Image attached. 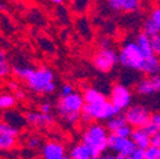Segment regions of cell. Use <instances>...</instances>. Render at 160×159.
<instances>
[{
  "instance_id": "cell-5",
  "label": "cell",
  "mask_w": 160,
  "mask_h": 159,
  "mask_svg": "<svg viewBox=\"0 0 160 159\" xmlns=\"http://www.w3.org/2000/svg\"><path fill=\"white\" fill-rule=\"evenodd\" d=\"M93 65L94 68L101 71V73H109L117 64H119V59H118V52L112 49H101L99 47L98 51L93 55Z\"/></svg>"
},
{
  "instance_id": "cell-17",
  "label": "cell",
  "mask_w": 160,
  "mask_h": 159,
  "mask_svg": "<svg viewBox=\"0 0 160 159\" xmlns=\"http://www.w3.org/2000/svg\"><path fill=\"white\" fill-rule=\"evenodd\" d=\"M83 97H84V101L87 105L107 101V97L104 95V93H102L101 90H98L94 87H87L83 92Z\"/></svg>"
},
{
  "instance_id": "cell-42",
  "label": "cell",
  "mask_w": 160,
  "mask_h": 159,
  "mask_svg": "<svg viewBox=\"0 0 160 159\" xmlns=\"http://www.w3.org/2000/svg\"><path fill=\"white\" fill-rule=\"evenodd\" d=\"M50 2H51V3H53V4H58V5H60V4H62V3L65 2V0H50Z\"/></svg>"
},
{
  "instance_id": "cell-25",
  "label": "cell",
  "mask_w": 160,
  "mask_h": 159,
  "mask_svg": "<svg viewBox=\"0 0 160 159\" xmlns=\"http://www.w3.org/2000/svg\"><path fill=\"white\" fill-rule=\"evenodd\" d=\"M26 145L32 149V150H36V149H39V148H42V140H41V137L37 136V135H32L27 139V141H26Z\"/></svg>"
},
{
  "instance_id": "cell-6",
  "label": "cell",
  "mask_w": 160,
  "mask_h": 159,
  "mask_svg": "<svg viewBox=\"0 0 160 159\" xmlns=\"http://www.w3.org/2000/svg\"><path fill=\"white\" fill-rule=\"evenodd\" d=\"M82 112L89 115L93 118V121H108L112 117L121 113L108 99L104 102H98V103H92V105L85 103Z\"/></svg>"
},
{
  "instance_id": "cell-12",
  "label": "cell",
  "mask_w": 160,
  "mask_h": 159,
  "mask_svg": "<svg viewBox=\"0 0 160 159\" xmlns=\"http://www.w3.org/2000/svg\"><path fill=\"white\" fill-rule=\"evenodd\" d=\"M42 159H65L66 156V148L62 143L50 140L45 143L41 148Z\"/></svg>"
},
{
  "instance_id": "cell-11",
  "label": "cell",
  "mask_w": 160,
  "mask_h": 159,
  "mask_svg": "<svg viewBox=\"0 0 160 159\" xmlns=\"http://www.w3.org/2000/svg\"><path fill=\"white\" fill-rule=\"evenodd\" d=\"M27 124L38 127V129H46L55 124V117L52 113H43L41 111H29L24 115Z\"/></svg>"
},
{
  "instance_id": "cell-15",
  "label": "cell",
  "mask_w": 160,
  "mask_h": 159,
  "mask_svg": "<svg viewBox=\"0 0 160 159\" xmlns=\"http://www.w3.org/2000/svg\"><path fill=\"white\" fill-rule=\"evenodd\" d=\"M131 140L135 143V145L138 149H142V150H146L148 148L151 146V144H150V135L142 127L133 129L132 135H131Z\"/></svg>"
},
{
  "instance_id": "cell-41",
  "label": "cell",
  "mask_w": 160,
  "mask_h": 159,
  "mask_svg": "<svg viewBox=\"0 0 160 159\" xmlns=\"http://www.w3.org/2000/svg\"><path fill=\"white\" fill-rule=\"evenodd\" d=\"M3 60H7V56H5V52L4 50L0 47V61H3Z\"/></svg>"
},
{
  "instance_id": "cell-1",
  "label": "cell",
  "mask_w": 160,
  "mask_h": 159,
  "mask_svg": "<svg viewBox=\"0 0 160 159\" xmlns=\"http://www.w3.org/2000/svg\"><path fill=\"white\" fill-rule=\"evenodd\" d=\"M84 106H85V101L83 94L75 92L68 97L58 98L56 103V111L65 124L72 126L80 121Z\"/></svg>"
},
{
  "instance_id": "cell-14",
  "label": "cell",
  "mask_w": 160,
  "mask_h": 159,
  "mask_svg": "<svg viewBox=\"0 0 160 159\" xmlns=\"http://www.w3.org/2000/svg\"><path fill=\"white\" fill-rule=\"evenodd\" d=\"M95 151L84 143H78L71 146L69 151V159H98Z\"/></svg>"
},
{
  "instance_id": "cell-21",
  "label": "cell",
  "mask_w": 160,
  "mask_h": 159,
  "mask_svg": "<svg viewBox=\"0 0 160 159\" xmlns=\"http://www.w3.org/2000/svg\"><path fill=\"white\" fill-rule=\"evenodd\" d=\"M142 32H144L146 36H149L150 38H152V37L160 34L158 26L155 24V22L152 21L150 17L146 19V21H144V24H142Z\"/></svg>"
},
{
  "instance_id": "cell-23",
  "label": "cell",
  "mask_w": 160,
  "mask_h": 159,
  "mask_svg": "<svg viewBox=\"0 0 160 159\" xmlns=\"http://www.w3.org/2000/svg\"><path fill=\"white\" fill-rule=\"evenodd\" d=\"M5 117H10V120H7L5 122H8V124H10L12 126H14V127H17L18 130H19V127H21V125L23 126L27 121H26V117H23V116H21L19 113H17V112H9V113H7L5 115Z\"/></svg>"
},
{
  "instance_id": "cell-19",
  "label": "cell",
  "mask_w": 160,
  "mask_h": 159,
  "mask_svg": "<svg viewBox=\"0 0 160 159\" xmlns=\"http://www.w3.org/2000/svg\"><path fill=\"white\" fill-rule=\"evenodd\" d=\"M17 136L12 135H0V150L2 151H9L15 148L17 145Z\"/></svg>"
},
{
  "instance_id": "cell-37",
  "label": "cell",
  "mask_w": 160,
  "mask_h": 159,
  "mask_svg": "<svg viewBox=\"0 0 160 159\" xmlns=\"http://www.w3.org/2000/svg\"><path fill=\"white\" fill-rule=\"evenodd\" d=\"M8 87H9V89H10L12 92H14V93H15L17 90H19V85H18L17 82H9Z\"/></svg>"
},
{
  "instance_id": "cell-29",
  "label": "cell",
  "mask_w": 160,
  "mask_h": 159,
  "mask_svg": "<svg viewBox=\"0 0 160 159\" xmlns=\"http://www.w3.org/2000/svg\"><path fill=\"white\" fill-rule=\"evenodd\" d=\"M150 18L155 22V24L158 26L159 32H160V7H156V8H154V9L151 10Z\"/></svg>"
},
{
  "instance_id": "cell-33",
  "label": "cell",
  "mask_w": 160,
  "mask_h": 159,
  "mask_svg": "<svg viewBox=\"0 0 160 159\" xmlns=\"http://www.w3.org/2000/svg\"><path fill=\"white\" fill-rule=\"evenodd\" d=\"M142 129H144V130H145V131H146V132H148L150 136H151V135H154L155 132H158V131H159L158 126H156L154 122H151V121H150V122H149V124H148L145 127H142Z\"/></svg>"
},
{
  "instance_id": "cell-16",
  "label": "cell",
  "mask_w": 160,
  "mask_h": 159,
  "mask_svg": "<svg viewBox=\"0 0 160 159\" xmlns=\"http://www.w3.org/2000/svg\"><path fill=\"white\" fill-rule=\"evenodd\" d=\"M135 42L137 44V46L140 47V50L142 51V54L146 59H150V57L156 55L154 52V49H152V45H151V38L149 36H146L144 32H140L136 36Z\"/></svg>"
},
{
  "instance_id": "cell-10",
  "label": "cell",
  "mask_w": 160,
  "mask_h": 159,
  "mask_svg": "<svg viewBox=\"0 0 160 159\" xmlns=\"http://www.w3.org/2000/svg\"><path fill=\"white\" fill-rule=\"evenodd\" d=\"M135 89L140 95H154L160 93V75L140 79Z\"/></svg>"
},
{
  "instance_id": "cell-36",
  "label": "cell",
  "mask_w": 160,
  "mask_h": 159,
  "mask_svg": "<svg viewBox=\"0 0 160 159\" xmlns=\"http://www.w3.org/2000/svg\"><path fill=\"white\" fill-rule=\"evenodd\" d=\"M151 122H154V124L158 126V129L160 130V112H156V113L152 115V117H151Z\"/></svg>"
},
{
  "instance_id": "cell-3",
  "label": "cell",
  "mask_w": 160,
  "mask_h": 159,
  "mask_svg": "<svg viewBox=\"0 0 160 159\" xmlns=\"http://www.w3.org/2000/svg\"><path fill=\"white\" fill-rule=\"evenodd\" d=\"M118 59H119V64L123 68L130 69V70H136L142 73L146 57L144 56L142 51L140 50L137 44L133 41H127L122 45L121 50L118 52Z\"/></svg>"
},
{
  "instance_id": "cell-4",
  "label": "cell",
  "mask_w": 160,
  "mask_h": 159,
  "mask_svg": "<svg viewBox=\"0 0 160 159\" xmlns=\"http://www.w3.org/2000/svg\"><path fill=\"white\" fill-rule=\"evenodd\" d=\"M53 82H55V73L52 71V69L47 66H42V68L34 69L33 74L29 76L26 84L29 90L43 94L45 89Z\"/></svg>"
},
{
  "instance_id": "cell-32",
  "label": "cell",
  "mask_w": 160,
  "mask_h": 159,
  "mask_svg": "<svg viewBox=\"0 0 160 159\" xmlns=\"http://www.w3.org/2000/svg\"><path fill=\"white\" fill-rule=\"evenodd\" d=\"M150 144H151V146L160 148V130L150 136Z\"/></svg>"
},
{
  "instance_id": "cell-20",
  "label": "cell",
  "mask_w": 160,
  "mask_h": 159,
  "mask_svg": "<svg viewBox=\"0 0 160 159\" xmlns=\"http://www.w3.org/2000/svg\"><path fill=\"white\" fill-rule=\"evenodd\" d=\"M34 68H29V66H14L12 69V73L18 78V79H22V80L27 82L29 76L33 74Z\"/></svg>"
},
{
  "instance_id": "cell-30",
  "label": "cell",
  "mask_w": 160,
  "mask_h": 159,
  "mask_svg": "<svg viewBox=\"0 0 160 159\" xmlns=\"http://www.w3.org/2000/svg\"><path fill=\"white\" fill-rule=\"evenodd\" d=\"M10 73V66L7 60L0 61V78H4Z\"/></svg>"
},
{
  "instance_id": "cell-27",
  "label": "cell",
  "mask_w": 160,
  "mask_h": 159,
  "mask_svg": "<svg viewBox=\"0 0 160 159\" xmlns=\"http://www.w3.org/2000/svg\"><path fill=\"white\" fill-rule=\"evenodd\" d=\"M145 158L146 159H160V148L150 146L145 150Z\"/></svg>"
},
{
  "instance_id": "cell-43",
  "label": "cell",
  "mask_w": 160,
  "mask_h": 159,
  "mask_svg": "<svg viewBox=\"0 0 160 159\" xmlns=\"http://www.w3.org/2000/svg\"><path fill=\"white\" fill-rule=\"evenodd\" d=\"M28 159H39V158H36V156H32V158H28Z\"/></svg>"
},
{
  "instance_id": "cell-38",
  "label": "cell",
  "mask_w": 160,
  "mask_h": 159,
  "mask_svg": "<svg viewBox=\"0 0 160 159\" xmlns=\"http://www.w3.org/2000/svg\"><path fill=\"white\" fill-rule=\"evenodd\" d=\"M14 95H15V98H17V101H21V99H24V97H26V94H24V92L23 90H17L15 93H14Z\"/></svg>"
},
{
  "instance_id": "cell-8",
  "label": "cell",
  "mask_w": 160,
  "mask_h": 159,
  "mask_svg": "<svg viewBox=\"0 0 160 159\" xmlns=\"http://www.w3.org/2000/svg\"><path fill=\"white\" fill-rule=\"evenodd\" d=\"M109 101L119 112H122V111L125 112L128 107L132 106V93L130 88L126 87L125 84L117 83L111 89Z\"/></svg>"
},
{
  "instance_id": "cell-35",
  "label": "cell",
  "mask_w": 160,
  "mask_h": 159,
  "mask_svg": "<svg viewBox=\"0 0 160 159\" xmlns=\"http://www.w3.org/2000/svg\"><path fill=\"white\" fill-rule=\"evenodd\" d=\"M39 111L43 113H51L52 112V105L50 102H42L39 105Z\"/></svg>"
},
{
  "instance_id": "cell-22",
  "label": "cell",
  "mask_w": 160,
  "mask_h": 159,
  "mask_svg": "<svg viewBox=\"0 0 160 159\" xmlns=\"http://www.w3.org/2000/svg\"><path fill=\"white\" fill-rule=\"evenodd\" d=\"M17 102L18 101L14 94H0V111L13 108Z\"/></svg>"
},
{
  "instance_id": "cell-26",
  "label": "cell",
  "mask_w": 160,
  "mask_h": 159,
  "mask_svg": "<svg viewBox=\"0 0 160 159\" xmlns=\"http://www.w3.org/2000/svg\"><path fill=\"white\" fill-rule=\"evenodd\" d=\"M132 131H133V127L127 124V125H125L123 127H121L119 130H117L114 134L118 135V136H121V137H125V139H131Z\"/></svg>"
},
{
  "instance_id": "cell-44",
  "label": "cell",
  "mask_w": 160,
  "mask_h": 159,
  "mask_svg": "<svg viewBox=\"0 0 160 159\" xmlns=\"http://www.w3.org/2000/svg\"><path fill=\"white\" fill-rule=\"evenodd\" d=\"M65 159H69V156H68V158H65Z\"/></svg>"
},
{
  "instance_id": "cell-9",
  "label": "cell",
  "mask_w": 160,
  "mask_h": 159,
  "mask_svg": "<svg viewBox=\"0 0 160 159\" xmlns=\"http://www.w3.org/2000/svg\"><path fill=\"white\" fill-rule=\"evenodd\" d=\"M137 146L131 139H125L116 134H109L108 137V149L116 154L131 155Z\"/></svg>"
},
{
  "instance_id": "cell-7",
  "label": "cell",
  "mask_w": 160,
  "mask_h": 159,
  "mask_svg": "<svg viewBox=\"0 0 160 159\" xmlns=\"http://www.w3.org/2000/svg\"><path fill=\"white\" fill-rule=\"evenodd\" d=\"M123 116L130 126L133 129H140L145 127L151 121L152 113L142 105H132L123 112Z\"/></svg>"
},
{
  "instance_id": "cell-13",
  "label": "cell",
  "mask_w": 160,
  "mask_h": 159,
  "mask_svg": "<svg viewBox=\"0 0 160 159\" xmlns=\"http://www.w3.org/2000/svg\"><path fill=\"white\" fill-rule=\"evenodd\" d=\"M142 0H107L108 7L114 12L133 13L141 7Z\"/></svg>"
},
{
  "instance_id": "cell-34",
  "label": "cell",
  "mask_w": 160,
  "mask_h": 159,
  "mask_svg": "<svg viewBox=\"0 0 160 159\" xmlns=\"http://www.w3.org/2000/svg\"><path fill=\"white\" fill-rule=\"evenodd\" d=\"M131 159H146L145 158V150L136 148L135 151L131 154Z\"/></svg>"
},
{
  "instance_id": "cell-24",
  "label": "cell",
  "mask_w": 160,
  "mask_h": 159,
  "mask_svg": "<svg viewBox=\"0 0 160 159\" xmlns=\"http://www.w3.org/2000/svg\"><path fill=\"white\" fill-rule=\"evenodd\" d=\"M0 135H12V136H17L19 135V130L14 126H12L10 124L2 121L0 122Z\"/></svg>"
},
{
  "instance_id": "cell-39",
  "label": "cell",
  "mask_w": 160,
  "mask_h": 159,
  "mask_svg": "<svg viewBox=\"0 0 160 159\" xmlns=\"http://www.w3.org/2000/svg\"><path fill=\"white\" fill-rule=\"evenodd\" d=\"M98 159H114V154H111V153H104L99 156Z\"/></svg>"
},
{
  "instance_id": "cell-28",
  "label": "cell",
  "mask_w": 160,
  "mask_h": 159,
  "mask_svg": "<svg viewBox=\"0 0 160 159\" xmlns=\"http://www.w3.org/2000/svg\"><path fill=\"white\" fill-rule=\"evenodd\" d=\"M72 93H75V89H74V87H72L71 84H69V83L62 84L61 88H60V98L68 97V95H70V94H72Z\"/></svg>"
},
{
  "instance_id": "cell-2",
  "label": "cell",
  "mask_w": 160,
  "mask_h": 159,
  "mask_svg": "<svg viewBox=\"0 0 160 159\" xmlns=\"http://www.w3.org/2000/svg\"><path fill=\"white\" fill-rule=\"evenodd\" d=\"M109 131L106 125L90 124L82 132V143L90 146L98 156H101L108 150Z\"/></svg>"
},
{
  "instance_id": "cell-18",
  "label": "cell",
  "mask_w": 160,
  "mask_h": 159,
  "mask_svg": "<svg viewBox=\"0 0 160 159\" xmlns=\"http://www.w3.org/2000/svg\"><path fill=\"white\" fill-rule=\"evenodd\" d=\"M125 125H127V121L123 116V113H119L114 117H112L111 120H108L106 122V127L109 131V134H114L117 130H119L121 127H123Z\"/></svg>"
},
{
  "instance_id": "cell-40",
  "label": "cell",
  "mask_w": 160,
  "mask_h": 159,
  "mask_svg": "<svg viewBox=\"0 0 160 159\" xmlns=\"http://www.w3.org/2000/svg\"><path fill=\"white\" fill-rule=\"evenodd\" d=\"M114 159H131V155H125V154H114Z\"/></svg>"
},
{
  "instance_id": "cell-31",
  "label": "cell",
  "mask_w": 160,
  "mask_h": 159,
  "mask_svg": "<svg viewBox=\"0 0 160 159\" xmlns=\"http://www.w3.org/2000/svg\"><path fill=\"white\" fill-rule=\"evenodd\" d=\"M151 45H152L154 52L160 57V34H158V36L151 38Z\"/></svg>"
}]
</instances>
